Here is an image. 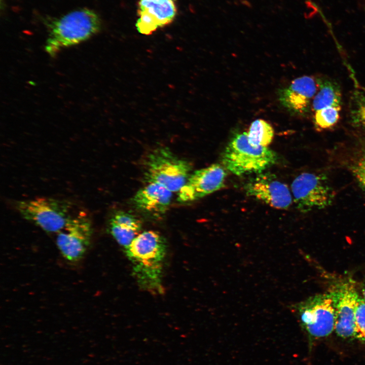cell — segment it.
Returning <instances> with one entry per match:
<instances>
[{
    "label": "cell",
    "mask_w": 365,
    "mask_h": 365,
    "mask_svg": "<svg viewBox=\"0 0 365 365\" xmlns=\"http://www.w3.org/2000/svg\"><path fill=\"white\" fill-rule=\"evenodd\" d=\"M222 163L233 174L241 176L259 173L275 164L276 153L268 147L254 146L246 132L233 135L222 156Z\"/></svg>",
    "instance_id": "3"
},
{
    "label": "cell",
    "mask_w": 365,
    "mask_h": 365,
    "mask_svg": "<svg viewBox=\"0 0 365 365\" xmlns=\"http://www.w3.org/2000/svg\"><path fill=\"white\" fill-rule=\"evenodd\" d=\"M342 94L340 87L335 82L327 79H319V87L312 102L313 112L322 108L340 106Z\"/></svg>",
    "instance_id": "16"
},
{
    "label": "cell",
    "mask_w": 365,
    "mask_h": 365,
    "mask_svg": "<svg viewBox=\"0 0 365 365\" xmlns=\"http://www.w3.org/2000/svg\"><path fill=\"white\" fill-rule=\"evenodd\" d=\"M271 125L262 119H257L250 125L247 133L249 142L254 146L267 147L274 137Z\"/></svg>",
    "instance_id": "17"
},
{
    "label": "cell",
    "mask_w": 365,
    "mask_h": 365,
    "mask_svg": "<svg viewBox=\"0 0 365 365\" xmlns=\"http://www.w3.org/2000/svg\"><path fill=\"white\" fill-rule=\"evenodd\" d=\"M341 106L326 107L314 112L313 121L316 128L325 130L335 126L340 119Z\"/></svg>",
    "instance_id": "18"
},
{
    "label": "cell",
    "mask_w": 365,
    "mask_h": 365,
    "mask_svg": "<svg viewBox=\"0 0 365 365\" xmlns=\"http://www.w3.org/2000/svg\"><path fill=\"white\" fill-rule=\"evenodd\" d=\"M171 198V191L159 184L153 182L139 189L133 200L139 210L158 216L166 212Z\"/></svg>",
    "instance_id": "14"
},
{
    "label": "cell",
    "mask_w": 365,
    "mask_h": 365,
    "mask_svg": "<svg viewBox=\"0 0 365 365\" xmlns=\"http://www.w3.org/2000/svg\"><path fill=\"white\" fill-rule=\"evenodd\" d=\"M362 298L365 300V284L363 285L362 288Z\"/></svg>",
    "instance_id": "22"
},
{
    "label": "cell",
    "mask_w": 365,
    "mask_h": 365,
    "mask_svg": "<svg viewBox=\"0 0 365 365\" xmlns=\"http://www.w3.org/2000/svg\"><path fill=\"white\" fill-rule=\"evenodd\" d=\"M330 294L335 309L334 331L344 339H356L355 311L359 297L354 283L341 280L332 285Z\"/></svg>",
    "instance_id": "8"
},
{
    "label": "cell",
    "mask_w": 365,
    "mask_h": 365,
    "mask_svg": "<svg viewBox=\"0 0 365 365\" xmlns=\"http://www.w3.org/2000/svg\"><path fill=\"white\" fill-rule=\"evenodd\" d=\"M166 249L163 236L158 232L149 230L139 234L124 250L138 284L148 291H163L162 271Z\"/></svg>",
    "instance_id": "1"
},
{
    "label": "cell",
    "mask_w": 365,
    "mask_h": 365,
    "mask_svg": "<svg viewBox=\"0 0 365 365\" xmlns=\"http://www.w3.org/2000/svg\"><path fill=\"white\" fill-rule=\"evenodd\" d=\"M226 175L225 168L219 164L195 171L178 191L177 200L192 202L220 190L224 187Z\"/></svg>",
    "instance_id": "10"
},
{
    "label": "cell",
    "mask_w": 365,
    "mask_h": 365,
    "mask_svg": "<svg viewBox=\"0 0 365 365\" xmlns=\"http://www.w3.org/2000/svg\"><path fill=\"white\" fill-rule=\"evenodd\" d=\"M356 339L365 343V300L359 297L355 311Z\"/></svg>",
    "instance_id": "21"
},
{
    "label": "cell",
    "mask_w": 365,
    "mask_h": 365,
    "mask_svg": "<svg viewBox=\"0 0 365 365\" xmlns=\"http://www.w3.org/2000/svg\"><path fill=\"white\" fill-rule=\"evenodd\" d=\"M92 234L91 221L83 211L74 214L65 228L57 233L56 244L63 257L75 262L85 253Z\"/></svg>",
    "instance_id": "9"
},
{
    "label": "cell",
    "mask_w": 365,
    "mask_h": 365,
    "mask_svg": "<svg viewBox=\"0 0 365 365\" xmlns=\"http://www.w3.org/2000/svg\"><path fill=\"white\" fill-rule=\"evenodd\" d=\"M350 170L365 191V147L357 152L350 164Z\"/></svg>",
    "instance_id": "20"
},
{
    "label": "cell",
    "mask_w": 365,
    "mask_h": 365,
    "mask_svg": "<svg viewBox=\"0 0 365 365\" xmlns=\"http://www.w3.org/2000/svg\"><path fill=\"white\" fill-rule=\"evenodd\" d=\"M141 228V222L137 217L123 211L115 212L108 222L111 234L124 250L140 234Z\"/></svg>",
    "instance_id": "15"
},
{
    "label": "cell",
    "mask_w": 365,
    "mask_h": 365,
    "mask_svg": "<svg viewBox=\"0 0 365 365\" xmlns=\"http://www.w3.org/2000/svg\"><path fill=\"white\" fill-rule=\"evenodd\" d=\"M176 12L175 0H139L136 27L140 33L150 34L170 23Z\"/></svg>",
    "instance_id": "13"
},
{
    "label": "cell",
    "mask_w": 365,
    "mask_h": 365,
    "mask_svg": "<svg viewBox=\"0 0 365 365\" xmlns=\"http://www.w3.org/2000/svg\"><path fill=\"white\" fill-rule=\"evenodd\" d=\"M291 187L294 200L301 211L322 209L333 201V192L324 175L302 173L294 180Z\"/></svg>",
    "instance_id": "7"
},
{
    "label": "cell",
    "mask_w": 365,
    "mask_h": 365,
    "mask_svg": "<svg viewBox=\"0 0 365 365\" xmlns=\"http://www.w3.org/2000/svg\"><path fill=\"white\" fill-rule=\"evenodd\" d=\"M350 115L353 124L365 131V94L355 91L351 100Z\"/></svg>",
    "instance_id": "19"
},
{
    "label": "cell",
    "mask_w": 365,
    "mask_h": 365,
    "mask_svg": "<svg viewBox=\"0 0 365 365\" xmlns=\"http://www.w3.org/2000/svg\"><path fill=\"white\" fill-rule=\"evenodd\" d=\"M248 196L279 209H286L291 204L289 189L276 176L270 172H261L245 185Z\"/></svg>",
    "instance_id": "11"
},
{
    "label": "cell",
    "mask_w": 365,
    "mask_h": 365,
    "mask_svg": "<svg viewBox=\"0 0 365 365\" xmlns=\"http://www.w3.org/2000/svg\"><path fill=\"white\" fill-rule=\"evenodd\" d=\"M192 168L187 161L179 158L167 148L150 152L144 162V179L157 183L170 191H179L190 176Z\"/></svg>",
    "instance_id": "4"
},
{
    "label": "cell",
    "mask_w": 365,
    "mask_h": 365,
    "mask_svg": "<svg viewBox=\"0 0 365 365\" xmlns=\"http://www.w3.org/2000/svg\"><path fill=\"white\" fill-rule=\"evenodd\" d=\"M318 87L319 79L308 76L298 78L279 91V100L290 113L304 115L310 109Z\"/></svg>",
    "instance_id": "12"
},
{
    "label": "cell",
    "mask_w": 365,
    "mask_h": 365,
    "mask_svg": "<svg viewBox=\"0 0 365 365\" xmlns=\"http://www.w3.org/2000/svg\"><path fill=\"white\" fill-rule=\"evenodd\" d=\"M294 308L310 342L325 338L334 331L335 309L328 291L310 297Z\"/></svg>",
    "instance_id": "6"
},
{
    "label": "cell",
    "mask_w": 365,
    "mask_h": 365,
    "mask_svg": "<svg viewBox=\"0 0 365 365\" xmlns=\"http://www.w3.org/2000/svg\"><path fill=\"white\" fill-rule=\"evenodd\" d=\"M15 207L24 219L48 233L62 231L72 215L70 203L49 197L20 200Z\"/></svg>",
    "instance_id": "5"
},
{
    "label": "cell",
    "mask_w": 365,
    "mask_h": 365,
    "mask_svg": "<svg viewBox=\"0 0 365 365\" xmlns=\"http://www.w3.org/2000/svg\"><path fill=\"white\" fill-rule=\"evenodd\" d=\"M45 50L54 56L61 49L84 42L100 30L101 21L93 10L83 8L70 12L49 23Z\"/></svg>",
    "instance_id": "2"
}]
</instances>
